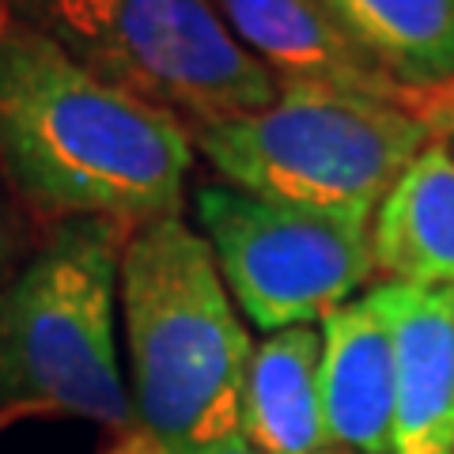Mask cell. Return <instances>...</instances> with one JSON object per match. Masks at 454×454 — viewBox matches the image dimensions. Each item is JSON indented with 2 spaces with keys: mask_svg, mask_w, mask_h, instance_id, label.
Here are the masks:
<instances>
[{
  "mask_svg": "<svg viewBox=\"0 0 454 454\" xmlns=\"http://www.w3.org/2000/svg\"><path fill=\"white\" fill-rule=\"evenodd\" d=\"M0 235H4V197H0Z\"/></svg>",
  "mask_w": 454,
  "mask_h": 454,
  "instance_id": "9a60e30c",
  "label": "cell"
},
{
  "mask_svg": "<svg viewBox=\"0 0 454 454\" xmlns=\"http://www.w3.org/2000/svg\"><path fill=\"white\" fill-rule=\"evenodd\" d=\"M372 254L394 284L454 288V152L443 140H432L382 197Z\"/></svg>",
  "mask_w": 454,
  "mask_h": 454,
  "instance_id": "30bf717a",
  "label": "cell"
},
{
  "mask_svg": "<svg viewBox=\"0 0 454 454\" xmlns=\"http://www.w3.org/2000/svg\"><path fill=\"white\" fill-rule=\"evenodd\" d=\"M193 208L239 315L265 337L318 325L375 273L372 223L262 201L227 182L201 186Z\"/></svg>",
  "mask_w": 454,
  "mask_h": 454,
  "instance_id": "8992f818",
  "label": "cell"
},
{
  "mask_svg": "<svg viewBox=\"0 0 454 454\" xmlns=\"http://www.w3.org/2000/svg\"><path fill=\"white\" fill-rule=\"evenodd\" d=\"M318 4L397 83L454 103V0H318Z\"/></svg>",
  "mask_w": 454,
  "mask_h": 454,
  "instance_id": "7c38bea8",
  "label": "cell"
},
{
  "mask_svg": "<svg viewBox=\"0 0 454 454\" xmlns=\"http://www.w3.org/2000/svg\"><path fill=\"white\" fill-rule=\"evenodd\" d=\"M227 31L273 76L277 91L310 88L397 106L454 133V103L397 83L375 57L352 42L318 0H212Z\"/></svg>",
  "mask_w": 454,
  "mask_h": 454,
  "instance_id": "52a82bcc",
  "label": "cell"
},
{
  "mask_svg": "<svg viewBox=\"0 0 454 454\" xmlns=\"http://www.w3.org/2000/svg\"><path fill=\"white\" fill-rule=\"evenodd\" d=\"M4 12H8V0H0V31L8 27V16H4Z\"/></svg>",
  "mask_w": 454,
  "mask_h": 454,
  "instance_id": "5bb4252c",
  "label": "cell"
},
{
  "mask_svg": "<svg viewBox=\"0 0 454 454\" xmlns=\"http://www.w3.org/2000/svg\"><path fill=\"white\" fill-rule=\"evenodd\" d=\"M190 133L227 186L352 223H372L405 167L439 137L420 114L310 88L277 91L265 110Z\"/></svg>",
  "mask_w": 454,
  "mask_h": 454,
  "instance_id": "277c9868",
  "label": "cell"
},
{
  "mask_svg": "<svg viewBox=\"0 0 454 454\" xmlns=\"http://www.w3.org/2000/svg\"><path fill=\"white\" fill-rule=\"evenodd\" d=\"M322 454H345V450H322Z\"/></svg>",
  "mask_w": 454,
  "mask_h": 454,
  "instance_id": "2e32d148",
  "label": "cell"
},
{
  "mask_svg": "<svg viewBox=\"0 0 454 454\" xmlns=\"http://www.w3.org/2000/svg\"><path fill=\"white\" fill-rule=\"evenodd\" d=\"M0 163L42 216L125 231L182 212L190 125L98 76L42 27L0 31Z\"/></svg>",
  "mask_w": 454,
  "mask_h": 454,
  "instance_id": "6da1fadb",
  "label": "cell"
},
{
  "mask_svg": "<svg viewBox=\"0 0 454 454\" xmlns=\"http://www.w3.org/2000/svg\"><path fill=\"white\" fill-rule=\"evenodd\" d=\"M125 227L65 220L0 284V405L133 424L118 367V277Z\"/></svg>",
  "mask_w": 454,
  "mask_h": 454,
  "instance_id": "3957f363",
  "label": "cell"
},
{
  "mask_svg": "<svg viewBox=\"0 0 454 454\" xmlns=\"http://www.w3.org/2000/svg\"><path fill=\"white\" fill-rule=\"evenodd\" d=\"M103 454H254V447L243 435L223 439V443H212V447H167V443H160V439H152V435H145L140 428L129 424V428L114 432V439L106 443Z\"/></svg>",
  "mask_w": 454,
  "mask_h": 454,
  "instance_id": "4fadbf2b",
  "label": "cell"
},
{
  "mask_svg": "<svg viewBox=\"0 0 454 454\" xmlns=\"http://www.w3.org/2000/svg\"><path fill=\"white\" fill-rule=\"evenodd\" d=\"M118 307L133 428L167 447H212L243 435L254 345L205 235L182 216L125 235Z\"/></svg>",
  "mask_w": 454,
  "mask_h": 454,
  "instance_id": "7a4b0ae2",
  "label": "cell"
},
{
  "mask_svg": "<svg viewBox=\"0 0 454 454\" xmlns=\"http://www.w3.org/2000/svg\"><path fill=\"white\" fill-rule=\"evenodd\" d=\"M394 340L390 454H454V288L375 284Z\"/></svg>",
  "mask_w": 454,
  "mask_h": 454,
  "instance_id": "ba28073f",
  "label": "cell"
},
{
  "mask_svg": "<svg viewBox=\"0 0 454 454\" xmlns=\"http://www.w3.org/2000/svg\"><path fill=\"white\" fill-rule=\"evenodd\" d=\"M318 364V325H292L254 345L243 390V439L254 454L325 450Z\"/></svg>",
  "mask_w": 454,
  "mask_h": 454,
  "instance_id": "8fae6325",
  "label": "cell"
},
{
  "mask_svg": "<svg viewBox=\"0 0 454 454\" xmlns=\"http://www.w3.org/2000/svg\"><path fill=\"white\" fill-rule=\"evenodd\" d=\"M42 31L88 68L167 114L216 125L265 110L277 83L212 0H35Z\"/></svg>",
  "mask_w": 454,
  "mask_h": 454,
  "instance_id": "5b68a950",
  "label": "cell"
},
{
  "mask_svg": "<svg viewBox=\"0 0 454 454\" xmlns=\"http://www.w3.org/2000/svg\"><path fill=\"white\" fill-rule=\"evenodd\" d=\"M325 447L390 454L394 439V340L375 292L340 303L318 322Z\"/></svg>",
  "mask_w": 454,
  "mask_h": 454,
  "instance_id": "9c48e42d",
  "label": "cell"
}]
</instances>
